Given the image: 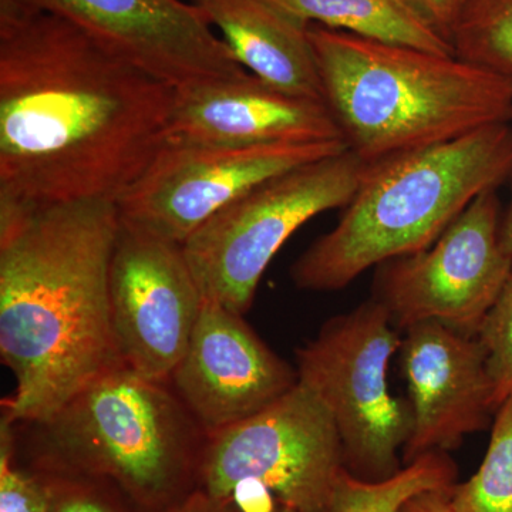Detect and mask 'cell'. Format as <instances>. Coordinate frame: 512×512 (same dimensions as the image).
<instances>
[{"label":"cell","instance_id":"cell-1","mask_svg":"<svg viewBox=\"0 0 512 512\" xmlns=\"http://www.w3.org/2000/svg\"><path fill=\"white\" fill-rule=\"evenodd\" d=\"M175 89L52 13L0 0V200H120L167 140Z\"/></svg>","mask_w":512,"mask_h":512},{"label":"cell","instance_id":"cell-2","mask_svg":"<svg viewBox=\"0 0 512 512\" xmlns=\"http://www.w3.org/2000/svg\"><path fill=\"white\" fill-rule=\"evenodd\" d=\"M116 202L0 200V356L15 377L2 416L42 423L124 366L111 316Z\"/></svg>","mask_w":512,"mask_h":512},{"label":"cell","instance_id":"cell-3","mask_svg":"<svg viewBox=\"0 0 512 512\" xmlns=\"http://www.w3.org/2000/svg\"><path fill=\"white\" fill-rule=\"evenodd\" d=\"M309 37L323 101L366 164L512 123V77L319 25Z\"/></svg>","mask_w":512,"mask_h":512},{"label":"cell","instance_id":"cell-4","mask_svg":"<svg viewBox=\"0 0 512 512\" xmlns=\"http://www.w3.org/2000/svg\"><path fill=\"white\" fill-rule=\"evenodd\" d=\"M512 174V124L366 164L342 217L291 268L296 288L339 291L372 266L429 248Z\"/></svg>","mask_w":512,"mask_h":512},{"label":"cell","instance_id":"cell-5","mask_svg":"<svg viewBox=\"0 0 512 512\" xmlns=\"http://www.w3.org/2000/svg\"><path fill=\"white\" fill-rule=\"evenodd\" d=\"M28 433L26 466L97 478L137 512H167L198 488L208 434L170 383L120 366L74 394Z\"/></svg>","mask_w":512,"mask_h":512},{"label":"cell","instance_id":"cell-6","mask_svg":"<svg viewBox=\"0 0 512 512\" xmlns=\"http://www.w3.org/2000/svg\"><path fill=\"white\" fill-rule=\"evenodd\" d=\"M402 332L382 303L369 299L329 319L296 350L299 383L311 389L335 423L345 468L366 481L402 470L413 429L409 400L390 393L387 372Z\"/></svg>","mask_w":512,"mask_h":512},{"label":"cell","instance_id":"cell-7","mask_svg":"<svg viewBox=\"0 0 512 512\" xmlns=\"http://www.w3.org/2000/svg\"><path fill=\"white\" fill-rule=\"evenodd\" d=\"M365 161L349 150L256 185L184 242L202 298L245 316L279 249L322 212L345 208Z\"/></svg>","mask_w":512,"mask_h":512},{"label":"cell","instance_id":"cell-8","mask_svg":"<svg viewBox=\"0 0 512 512\" xmlns=\"http://www.w3.org/2000/svg\"><path fill=\"white\" fill-rule=\"evenodd\" d=\"M345 468L338 430L319 397L302 383L262 412L210 434L197 490L231 498L241 484H258L279 505L323 512Z\"/></svg>","mask_w":512,"mask_h":512},{"label":"cell","instance_id":"cell-9","mask_svg":"<svg viewBox=\"0 0 512 512\" xmlns=\"http://www.w3.org/2000/svg\"><path fill=\"white\" fill-rule=\"evenodd\" d=\"M503 212L497 190L485 191L429 248L376 266L373 299L400 332L433 320L477 335L512 274Z\"/></svg>","mask_w":512,"mask_h":512},{"label":"cell","instance_id":"cell-10","mask_svg":"<svg viewBox=\"0 0 512 512\" xmlns=\"http://www.w3.org/2000/svg\"><path fill=\"white\" fill-rule=\"evenodd\" d=\"M346 150L342 140L249 147L165 143L117 201L120 220L183 245L256 185Z\"/></svg>","mask_w":512,"mask_h":512},{"label":"cell","instance_id":"cell-11","mask_svg":"<svg viewBox=\"0 0 512 512\" xmlns=\"http://www.w3.org/2000/svg\"><path fill=\"white\" fill-rule=\"evenodd\" d=\"M110 299L124 366L148 380L170 383L204 302L183 245L121 221Z\"/></svg>","mask_w":512,"mask_h":512},{"label":"cell","instance_id":"cell-12","mask_svg":"<svg viewBox=\"0 0 512 512\" xmlns=\"http://www.w3.org/2000/svg\"><path fill=\"white\" fill-rule=\"evenodd\" d=\"M59 16L174 89L248 72L187 0H15Z\"/></svg>","mask_w":512,"mask_h":512},{"label":"cell","instance_id":"cell-13","mask_svg":"<svg viewBox=\"0 0 512 512\" xmlns=\"http://www.w3.org/2000/svg\"><path fill=\"white\" fill-rule=\"evenodd\" d=\"M298 382L296 367L266 346L244 316L204 299L170 386L210 436L262 412Z\"/></svg>","mask_w":512,"mask_h":512},{"label":"cell","instance_id":"cell-14","mask_svg":"<svg viewBox=\"0 0 512 512\" xmlns=\"http://www.w3.org/2000/svg\"><path fill=\"white\" fill-rule=\"evenodd\" d=\"M403 332L399 353L413 416L402 451L406 466L424 454L456 450L466 436L493 426L497 404L477 335L433 320Z\"/></svg>","mask_w":512,"mask_h":512},{"label":"cell","instance_id":"cell-15","mask_svg":"<svg viewBox=\"0 0 512 512\" xmlns=\"http://www.w3.org/2000/svg\"><path fill=\"white\" fill-rule=\"evenodd\" d=\"M339 140L325 101L286 93L247 72L175 89L165 143L249 147Z\"/></svg>","mask_w":512,"mask_h":512},{"label":"cell","instance_id":"cell-16","mask_svg":"<svg viewBox=\"0 0 512 512\" xmlns=\"http://www.w3.org/2000/svg\"><path fill=\"white\" fill-rule=\"evenodd\" d=\"M244 69L295 96L323 100L309 26L272 0H187Z\"/></svg>","mask_w":512,"mask_h":512},{"label":"cell","instance_id":"cell-17","mask_svg":"<svg viewBox=\"0 0 512 512\" xmlns=\"http://www.w3.org/2000/svg\"><path fill=\"white\" fill-rule=\"evenodd\" d=\"M306 25L456 56L453 46L407 6L404 0H272Z\"/></svg>","mask_w":512,"mask_h":512},{"label":"cell","instance_id":"cell-18","mask_svg":"<svg viewBox=\"0 0 512 512\" xmlns=\"http://www.w3.org/2000/svg\"><path fill=\"white\" fill-rule=\"evenodd\" d=\"M456 478V464L441 451L424 454L382 481L360 480L343 468L323 512H397L413 495L450 487Z\"/></svg>","mask_w":512,"mask_h":512},{"label":"cell","instance_id":"cell-19","mask_svg":"<svg viewBox=\"0 0 512 512\" xmlns=\"http://www.w3.org/2000/svg\"><path fill=\"white\" fill-rule=\"evenodd\" d=\"M451 46L460 59L512 77V0H466Z\"/></svg>","mask_w":512,"mask_h":512},{"label":"cell","instance_id":"cell-20","mask_svg":"<svg viewBox=\"0 0 512 512\" xmlns=\"http://www.w3.org/2000/svg\"><path fill=\"white\" fill-rule=\"evenodd\" d=\"M456 512H512V396L500 404L480 468L451 487Z\"/></svg>","mask_w":512,"mask_h":512},{"label":"cell","instance_id":"cell-21","mask_svg":"<svg viewBox=\"0 0 512 512\" xmlns=\"http://www.w3.org/2000/svg\"><path fill=\"white\" fill-rule=\"evenodd\" d=\"M0 512H49L45 480L22 466L16 454V424L0 421Z\"/></svg>","mask_w":512,"mask_h":512},{"label":"cell","instance_id":"cell-22","mask_svg":"<svg viewBox=\"0 0 512 512\" xmlns=\"http://www.w3.org/2000/svg\"><path fill=\"white\" fill-rule=\"evenodd\" d=\"M35 471L45 480L49 512H137L120 491L106 481Z\"/></svg>","mask_w":512,"mask_h":512},{"label":"cell","instance_id":"cell-23","mask_svg":"<svg viewBox=\"0 0 512 512\" xmlns=\"http://www.w3.org/2000/svg\"><path fill=\"white\" fill-rule=\"evenodd\" d=\"M477 338L487 352L488 375L498 409L512 396V274L481 323Z\"/></svg>","mask_w":512,"mask_h":512},{"label":"cell","instance_id":"cell-24","mask_svg":"<svg viewBox=\"0 0 512 512\" xmlns=\"http://www.w3.org/2000/svg\"><path fill=\"white\" fill-rule=\"evenodd\" d=\"M424 23L451 43L454 26L466 0H404Z\"/></svg>","mask_w":512,"mask_h":512},{"label":"cell","instance_id":"cell-25","mask_svg":"<svg viewBox=\"0 0 512 512\" xmlns=\"http://www.w3.org/2000/svg\"><path fill=\"white\" fill-rule=\"evenodd\" d=\"M453 485L413 495L397 512H456L451 503V487Z\"/></svg>","mask_w":512,"mask_h":512},{"label":"cell","instance_id":"cell-26","mask_svg":"<svg viewBox=\"0 0 512 512\" xmlns=\"http://www.w3.org/2000/svg\"><path fill=\"white\" fill-rule=\"evenodd\" d=\"M167 512H244L232 498L211 497L201 490L194 493L178 504L173 510Z\"/></svg>","mask_w":512,"mask_h":512},{"label":"cell","instance_id":"cell-27","mask_svg":"<svg viewBox=\"0 0 512 512\" xmlns=\"http://www.w3.org/2000/svg\"><path fill=\"white\" fill-rule=\"evenodd\" d=\"M501 239L505 249L512 256V195L507 210L503 212V222H501Z\"/></svg>","mask_w":512,"mask_h":512},{"label":"cell","instance_id":"cell-28","mask_svg":"<svg viewBox=\"0 0 512 512\" xmlns=\"http://www.w3.org/2000/svg\"><path fill=\"white\" fill-rule=\"evenodd\" d=\"M274 512H299V511L293 510V508L285 507V505H279L278 510H276Z\"/></svg>","mask_w":512,"mask_h":512}]
</instances>
